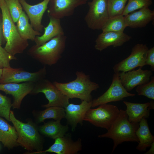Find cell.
<instances>
[{"label": "cell", "instance_id": "cell-1", "mask_svg": "<svg viewBox=\"0 0 154 154\" xmlns=\"http://www.w3.org/2000/svg\"><path fill=\"white\" fill-rule=\"evenodd\" d=\"M139 127V123L130 122L126 111L120 110L117 117L106 133L99 135V138H109L112 139L114 145L112 153L119 145L124 142L138 143L135 132Z\"/></svg>", "mask_w": 154, "mask_h": 154}, {"label": "cell", "instance_id": "cell-2", "mask_svg": "<svg viewBox=\"0 0 154 154\" xmlns=\"http://www.w3.org/2000/svg\"><path fill=\"white\" fill-rule=\"evenodd\" d=\"M66 38L64 35L56 36L41 45H33L28 50L27 54L43 64H55L65 50Z\"/></svg>", "mask_w": 154, "mask_h": 154}, {"label": "cell", "instance_id": "cell-3", "mask_svg": "<svg viewBox=\"0 0 154 154\" xmlns=\"http://www.w3.org/2000/svg\"><path fill=\"white\" fill-rule=\"evenodd\" d=\"M76 74V78L73 81L66 83L56 81L53 83L69 99L77 98L81 101H92L91 93L99 88V84L92 81L89 75H86L82 71H77Z\"/></svg>", "mask_w": 154, "mask_h": 154}, {"label": "cell", "instance_id": "cell-4", "mask_svg": "<svg viewBox=\"0 0 154 154\" xmlns=\"http://www.w3.org/2000/svg\"><path fill=\"white\" fill-rule=\"evenodd\" d=\"M0 8L2 19V30L6 41L4 48L15 56L23 53L29 45L28 40L22 38L17 29L4 0H0Z\"/></svg>", "mask_w": 154, "mask_h": 154}, {"label": "cell", "instance_id": "cell-5", "mask_svg": "<svg viewBox=\"0 0 154 154\" xmlns=\"http://www.w3.org/2000/svg\"><path fill=\"white\" fill-rule=\"evenodd\" d=\"M9 117L17 132L19 145L29 151H42L43 139L35 126L30 121L25 123L17 119L12 111Z\"/></svg>", "mask_w": 154, "mask_h": 154}, {"label": "cell", "instance_id": "cell-6", "mask_svg": "<svg viewBox=\"0 0 154 154\" xmlns=\"http://www.w3.org/2000/svg\"><path fill=\"white\" fill-rule=\"evenodd\" d=\"M120 110L115 105H100L95 109L90 108L86 112L84 120L98 127L108 130L117 117Z\"/></svg>", "mask_w": 154, "mask_h": 154}, {"label": "cell", "instance_id": "cell-7", "mask_svg": "<svg viewBox=\"0 0 154 154\" xmlns=\"http://www.w3.org/2000/svg\"><path fill=\"white\" fill-rule=\"evenodd\" d=\"M40 93L44 94L48 101L47 104L42 105L43 108L57 106L64 108L69 103V99L47 79L44 78L35 83L30 94L35 95Z\"/></svg>", "mask_w": 154, "mask_h": 154}, {"label": "cell", "instance_id": "cell-8", "mask_svg": "<svg viewBox=\"0 0 154 154\" xmlns=\"http://www.w3.org/2000/svg\"><path fill=\"white\" fill-rule=\"evenodd\" d=\"M88 4L84 18L86 25L92 30H102L110 18L108 0H92Z\"/></svg>", "mask_w": 154, "mask_h": 154}, {"label": "cell", "instance_id": "cell-9", "mask_svg": "<svg viewBox=\"0 0 154 154\" xmlns=\"http://www.w3.org/2000/svg\"><path fill=\"white\" fill-rule=\"evenodd\" d=\"M46 74L45 66L33 72L26 71L21 68H14L11 67L3 69L0 84L26 82L35 83L44 78Z\"/></svg>", "mask_w": 154, "mask_h": 154}, {"label": "cell", "instance_id": "cell-10", "mask_svg": "<svg viewBox=\"0 0 154 154\" xmlns=\"http://www.w3.org/2000/svg\"><path fill=\"white\" fill-rule=\"evenodd\" d=\"M135 96V94L128 92L123 86L119 79V72L115 73L109 88L102 95L92 100L91 107L112 102L121 101L126 97Z\"/></svg>", "mask_w": 154, "mask_h": 154}, {"label": "cell", "instance_id": "cell-11", "mask_svg": "<svg viewBox=\"0 0 154 154\" xmlns=\"http://www.w3.org/2000/svg\"><path fill=\"white\" fill-rule=\"evenodd\" d=\"M148 49L145 44H135L128 57L114 66L113 69L114 73L127 72L145 65V56Z\"/></svg>", "mask_w": 154, "mask_h": 154}, {"label": "cell", "instance_id": "cell-12", "mask_svg": "<svg viewBox=\"0 0 154 154\" xmlns=\"http://www.w3.org/2000/svg\"><path fill=\"white\" fill-rule=\"evenodd\" d=\"M54 143L48 149L40 151L29 152L28 154H38L47 152L57 154H77L82 149V139L78 138L76 141L72 139L70 133L55 139Z\"/></svg>", "mask_w": 154, "mask_h": 154}, {"label": "cell", "instance_id": "cell-13", "mask_svg": "<svg viewBox=\"0 0 154 154\" xmlns=\"http://www.w3.org/2000/svg\"><path fill=\"white\" fill-rule=\"evenodd\" d=\"M88 0H50L47 10L49 17L60 19L72 15L76 8Z\"/></svg>", "mask_w": 154, "mask_h": 154}, {"label": "cell", "instance_id": "cell-14", "mask_svg": "<svg viewBox=\"0 0 154 154\" xmlns=\"http://www.w3.org/2000/svg\"><path fill=\"white\" fill-rule=\"evenodd\" d=\"M35 84V83L31 82L0 84V90L12 95L13 100L12 107L13 109H19L23 99L30 94Z\"/></svg>", "mask_w": 154, "mask_h": 154}, {"label": "cell", "instance_id": "cell-15", "mask_svg": "<svg viewBox=\"0 0 154 154\" xmlns=\"http://www.w3.org/2000/svg\"><path fill=\"white\" fill-rule=\"evenodd\" d=\"M19 0L33 29L39 32H42L44 26L42 24V19L50 0H43L33 5L29 4L25 0Z\"/></svg>", "mask_w": 154, "mask_h": 154}, {"label": "cell", "instance_id": "cell-16", "mask_svg": "<svg viewBox=\"0 0 154 154\" xmlns=\"http://www.w3.org/2000/svg\"><path fill=\"white\" fill-rule=\"evenodd\" d=\"M139 67L137 70L119 72L120 81L127 91H131L138 86L148 82L152 74L151 70H143Z\"/></svg>", "mask_w": 154, "mask_h": 154}, {"label": "cell", "instance_id": "cell-17", "mask_svg": "<svg viewBox=\"0 0 154 154\" xmlns=\"http://www.w3.org/2000/svg\"><path fill=\"white\" fill-rule=\"evenodd\" d=\"M92 101L82 100L78 104L69 103L64 108L65 118L67 124L71 127L72 131H74L78 124L82 125L85 115L87 111L91 107Z\"/></svg>", "mask_w": 154, "mask_h": 154}, {"label": "cell", "instance_id": "cell-18", "mask_svg": "<svg viewBox=\"0 0 154 154\" xmlns=\"http://www.w3.org/2000/svg\"><path fill=\"white\" fill-rule=\"evenodd\" d=\"M131 38L124 32H102L96 39L94 47L96 49L101 51L110 46L114 47L121 46Z\"/></svg>", "mask_w": 154, "mask_h": 154}, {"label": "cell", "instance_id": "cell-19", "mask_svg": "<svg viewBox=\"0 0 154 154\" xmlns=\"http://www.w3.org/2000/svg\"><path fill=\"white\" fill-rule=\"evenodd\" d=\"M127 27L132 28L145 27L154 19V11L145 7L124 16Z\"/></svg>", "mask_w": 154, "mask_h": 154}, {"label": "cell", "instance_id": "cell-20", "mask_svg": "<svg viewBox=\"0 0 154 154\" xmlns=\"http://www.w3.org/2000/svg\"><path fill=\"white\" fill-rule=\"evenodd\" d=\"M123 103L126 106V112L131 122L139 123L143 118H148L150 110L154 109L153 102H151L140 104L123 101Z\"/></svg>", "mask_w": 154, "mask_h": 154}, {"label": "cell", "instance_id": "cell-21", "mask_svg": "<svg viewBox=\"0 0 154 154\" xmlns=\"http://www.w3.org/2000/svg\"><path fill=\"white\" fill-rule=\"evenodd\" d=\"M49 19L48 25L44 27L43 34L35 37L34 41L37 46L41 45L56 36L64 35L60 19L52 17Z\"/></svg>", "mask_w": 154, "mask_h": 154}, {"label": "cell", "instance_id": "cell-22", "mask_svg": "<svg viewBox=\"0 0 154 154\" xmlns=\"http://www.w3.org/2000/svg\"><path fill=\"white\" fill-rule=\"evenodd\" d=\"M17 134L14 126L0 117V140L4 146L11 149L19 145Z\"/></svg>", "mask_w": 154, "mask_h": 154}, {"label": "cell", "instance_id": "cell-23", "mask_svg": "<svg viewBox=\"0 0 154 154\" xmlns=\"http://www.w3.org/2000/svg\"><path fill=\"white\" fill-rule=\"evenodd\" d=\"M146 118L144 117L139 122V127L135 132L139 140L136 149L141 151H145L154 142V137L151 133Z\"/></svg>", "mask_w": 154, "mask_h": 154}, {"label": "cell", "instance_id": "cell-24", "mask_svg": "<svg viewBox=\"0 0 154 154\" xmlns=\"http://www.w3.org/2000/svg\"><path fill=\"white\" fill-rule=\"evenodd\" d=\"M29 19L25 12L23 11L16 25L17 31L21 37L24 39L34 41L37 36L42 35L40 32L35 30L29 23Z\"/></svg>", "mask_w": 154, "mask_h": 154}, {"label": "cell", "instance_id": "cell-25", "mask_svg": "<svg viewBox=\"0 0 154 154\" xmlns=\"http://www.w3.org/2000/svg\"><path fill=\"white\" fill-rule=\"evenodd\" d=\"M68 129V124L63 125L61 124L60 121L56 120L45 123L39 128L41 134L53 139L64 136Z\"/></svg>", "mask_w": 154, "mask_h": 154}, {"label": "cell", "instance_id": "cell-26", "mask_svg": "<svg viewBox=\"0 0 154 154\" xmlns=\"http://www.w3.org/2000/svg\"><path fill=\"white\" fill-rule=\"evenodd\" d=\"M65 113L64 108L57 106L46 108L44 110L39 112L36 117L37 122L40 123L47 119H52L56 121H60L65 118Z\"/></svg>", "mask_w": 154, "mask_h": 154}, {"label": "cell", "instance_id": "cell-27", "mask_svg": "<svg viewBox=\"0 0 154 154\" xmlns=\"http://www.w3.org/2000/svg\"><path fill=\"white\" fill-rule=\"evenodd\" d=\"M126 27L124 16L121 15L109 18L102 30V32L123 33Z\"/></svg>", "mask_w": 154, "mask_h": 154}, {"label": "cell", "instance_id": "cell-28", "mask_svg": "<svg viewBox=\"0 0 154 154\" xmlns=\"http://www.w3.org/2000/svg\"><path fill=\"white\" fill-rule=\"evenodd\" d=\"M152 4V0H128L122 15L125 16L143 7H149Z\"/></svg>", "mask_w": 154, "mask_h": 154}, {"label": "cell", "instance_id": "cell-29", "mask_svg": "<svg viewBox=\"0 0 154 154\" xmlns=\"http://www.w3.org/2000/svg\"><path fill=\"white\" fill-rule=\"evenodd\" d=\"M11 17L16 23L23 11L19 0H4Z\"/></svg>", "mask_w": 154, "mask_h": 154}, {"label": "cell", "instance_id": "cell-30", "mask_svg": "<svg viewBox=\"0 0 154 154\" xmlns=\"http://www.w3.org/2000/svg\"><path fill=\"white\" fill-rule=\"evenodd\" d=\"M128 0H108L110 18L122 15Z\"/></svg>", "mask_w": 154, "mask_h": 154}, {"label": "cell", "instance_id": "cell-31", "mask_svg": "<svg viewBox=\"0 0 154 154\" xmlns=\"http://www.w3.org/2000/svg\"><path fill=\"white\" fill-rule=\"evenodd\" d=\"M136 91L137 94L143 96L148 98L154 100V77H151L147 83L137 86Z\"/></svg>", "mask_w": 154, "mask_h": 154}, {"label": "cell", "instance_id": "cell-32", "mask_svg": "<svg viewBox=\"0 0 154 154\" xmlns=\"http://www.w3.org/2000/svg\"><path fill=\"white\" fill-rule=\"evenodd\" d=\"M12 103L10 99L0 93V117L10 121L9 115Z\"/></svg>", "mask_w": 154, "mask_h": 154}, {"label": "cell", "instance_id": "cell-33", "mask_svg": "<svg viewBox=\"0 0 154 154\" xmlns=\"http://www.w3.org/2000/svg\"><path fill=\"white\" fill-rule=\"evenodd\" d=\"M17 58L7 52L2 46L0 45V69L11 67L10 62Z\"/></svg>", "mask_w": 154, "mask_h": 154}, {"label": "cell", "instance_id": "cell-34", "mask_svg": "<svg viewBox=\"0 0 154 154\" xmlns=\"http://www.w3.org/2000/svg\"><path fill=\"white\" fill-rule=\"evenodd\" d=\"M145 65H150L152 71L154 70V47L147 51L145 56Z\"/></svg>", "mask_w": 154, "mask_h": 154}, {"label": "cell", "instance_id": "cell-35", "mask_svg": "<svg viewBox=\"0 0 154 154\" xmlns=\"http://www.w3.org/2000/svg\"><path fill=\"white\" fill-rule=\"evenodd\" d=\"M6 43L4 37L2 30V14L0 13V45L2 46Z\"/></svg>", "mask_w": 154, "mask_h": 154}, {"label": "cell", "instance_id": "cell-36", "mask_svg": "<svg viewBox=\"0 0 154 154\" xmlns=\"http://www.w3.org/2000/svg\"><path fill=\"white\" fill-rule=\"evenodd\" d=\"M151 148L149 150V151H147L146 153V154H153L154 153V151L153 150V148L154 147V142L151 145Z\"/></svg>", "mask_w": 154, "mask_h": 154}, {"label": "cell", "instance_id": "cell-37", "mask_svg": "<svg viewBox=\"0 0 154 154\" xmlns=\"http://www.w3.org/2000/svg\"><path fill=\"white\" fill-rule=\"evenodd\" d=\"M3 69H0V81L2 75V74Z\"/></svg>", "mask_w": 154, "mask_h": 154}, {"label": "cell", "instance_id": "cell-38", "mask_svg": "<svg viewBox=\"0 0 154 154\" xmlns=\"http://www.w3.org/2000/svg\"></svg>", "mask_w": 154, "mask_h": 154}]
</instances>
